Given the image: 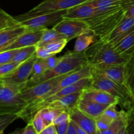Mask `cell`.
<instances>
[{"label": "cell", "instance_id": "6da1fadb", "mask_svg": "<svg viewBox=\"0 0 134 134\" xmlns=\"http://www.w3.org/2000/svg\"><path fill=\"white\" fill-rule=\"evenodd\" d=\"M88 65H89L88 60L85 51L82 52H68L62 56L60 62L54 68L47 70L36 81L28 84L26 87H31L57 76L72 73Z\"/></svg>", "mask_w": 134, "mask_h": 134}, {"label": "cell", "instance_id": "7a4b0ae2", "mask_svg": "<svg viewBox=\"0 0 134 134\" xmlns=\"http://www.w3.org/2000/svg\"><path fill=\"white\" fill-rule=\"evenodd\" d=\"M90 65L126 64L128 58L119 54L109 42L98 39L85 51Z\"/></svg>", "mask_w": 134, "mask_h": 134}, {"label": "cell", "instance_id": "3957f363", "mask_svg": "<svg viewBox=\"0 0 134 134\" xmlns=\"http://www.w3.org/2000/svg\"><path fill=\"white\" fill-rule=\"evenodd\" d=\"M91 73L92 87L104 90L117 98L119 105L122 109L128 111L130 109L133 102V94L128 86L117 83L98 73Z\"/></svg>", "mask_w": 134, "mask_h": 134}, {"label": "cell", "instance_id": "277c9868", "mask_svg": "<svg viewBox=\"0 0 134 134\" xmlns=\"http://www.w3.org/2000/svg\"><path fill=\"white\" fill-rule=\"evenodd\" d=\"M125 16V11L120 7L108 13L96 14L85 21L88 24L89 29L92 30L99 39L105 41Z\"/></svg>", "mask_w": 134, "mask_h": 134}, {"label": "cell", "instance_id": "5b68a950", "mask_svg": "<svg viewBox=\"0 0 134 134\" xmlns=\"http://www.w3.org/2000/svg\"><path fill=\"white\" fill-rule=\"evenodd\" d=\"M20 92L18 88L4 85L0 89V115H18L27 105Z\"/></svg>", "mask_w": 134, "mask_h": 134}, {"label": "cell", "instance_id": "8992f818", "mask_svg": "<svg viewBox=\"0 0 134 134\" xmlns=\"http://www.w3.org/2000/svg\"><path fill=\"white\" fill-rule=\"evenodd\" d=\"M90 0H43L39 5L31 9L27 13L14 16L18 22L34 16L54 12L57 10H68L73 7L78 5Z\"/></svg>", "mask_w": 134, "mask_h": 134}, {"label": "cell", "instance_id": "52a82bcc", "mask_svg": "<svg viewBox=\"0 0 134 134\" xmlns=\"http://www.w3.org/2000/svg\"><path fill=\"white\" fill-rule=\"evenodd\" d=\"M37 58V57L35 54L30 59L21 63L10 73L0 77V80L4 85H10L18 88L21 90H23L26 87Z\"/></svg>", "mask_w": 134, "mask_h": 134}, {"label": "cell", "instance_id": "ba28073f", "mask_svg": "<svg viewBox=\"0 0 134 134\" xmlns=\"http://www.w3.org/2000/svg\"><path fill=\"white\" fill-rule=\"evenodd\" d=\"M67 10L41 13L19 22L26 30H39L54 27L64 19Z\"/></svg>", "mask_w": 134, "mask_h": 134}, {"label": "cell", "instance_id": "9c48e42d", "mask_svg": "<svg viewBox=\"0 0 134 134\" xmlns=\"http://www.w3.org/2000/svg\"><path fill=\"white\" fill-rule=\"evenodd\" d=\"M68 74L57 76L51 79L37 84L31 87L25 88L20 92L22 97L27 102V105L30 104L49 92L62 79H63Z\"/></svg>", "mask_w": 134, "mask_h": 134}, {"label": "cell", "instance_id": "30bf717a", "mask_svg": "<svg viewBox=\"0 0 134 134\" xmlns=\"http://www.w3.org/2000/svg\"><path fill=\"white\" fill-rule=\"evenodd\" d=\"M53 27L69 41L77 38L85 30L89 29L88 24L85 20L64 18Z\"/></svg>", "mask_w": 134, "mask_h": 134}, {"label": "cell", "instance_id": "8fae6325", "mask_svg": "<svg viewBox=\"0 0 134 134\" xmlns=\"http://www.w3.org/2000/svg\"><path fill=\"white\" fill-rule=\"evenodd\" d=\"M90 67L91 73L100 74L109 79L128 87L126 76L125 64H97L90 65Z\"/></svg>", "mask_w": 134, "mask_h": 134}, {"label": "cell", "instance_id": "7c38bea8", "mask_svg": "<svg viewBox=\"0 0 134 134\" xmlns=\"http://www.w3.org/2000/svg\"><path fill=\"white\" fill-rule=\"evenodd\" d=\"M44 29L39 30H26L14 42L4 48L2 51L19 49L29 46L37 45L40 41ZM1 51V52H2Z\"/></svg>", "mask_w": 134, "mask_h": 134}, {"label": "cell", "instance_id": "4fadbf2b", "mask_svg": "<svg viewBox=\"0 0 134 134\" xmlns=\"http://www.w3.org/2000/svg\"><path fill=\"white\" fill-rule=\"evenodd\" d=\"M81 98L105 105H110L115 103L119 104V101L117 98L104 90L92 87L91 85L82 90Z\"/></svg>", "mask_w": 134, "mask_h": 134}, {"label": "cell", "instance_id": "5bb4252c", "mask_svg": "<svg viewBox=\"0 0 134 134\" xmlns=\"http://www.w3.org/2000/svg\"><path fill=\"white\" fill-rule=\"evenodd\" d=\"M69 115L71 120L79 126L86 134H98L96 119L82 112L77 107L69 112Z\"/></svg>", "mask_w": 134, "mask_h": 134}, {"label": "cell", "instance_id": "9a60e30c", "mask_svg": "<svg viewBox=\"0 0 134 134\" xmlns=\"http://www.w3.org/2000/svg\"><path fill=\"white\" fill-rule=\"evenodd\" d=\"M96 14V8L91 0L73 7L67 10L64 18L86 20Z\"/></svg>", "mask_w": 134, "mask_h": 134}, {"label": "cell", "instance_id": "2e32d148", "mask_svg": "<svg viewBox=\"0 0 134 134\" xmlns=\"http://www.w3.org/2000/svg\"><path fill=\"white\" fill-rule=\"evenodd\" d=\"M26 31V27L20 22L13 26L0 30V52L14 42Z\"/></svg>", "mask_w": 134, "mask_h": 134}, {"label": "cell", "instance_id": "e0dca14e", "mask_svg": "<svg viewBox=\"0 0 134 134\" xmlns=\"http://www.w3.org/2000/svg\"><path fill=\"white\" fill-rule=\"evenodd\" d=\"M134 28V18L126 16L117 27L105 39V41L109 42L111 44H115L124 36L129 34Z\"/></svg>", "mask_w": 134, "mask_h": 134}, {"label": "cell", "instance_id": "ac0fdd59", "mask_svg": "<svg viewBox=\"0 0 134 134\" xmlns=\"http://www.w3.org/2000/svg\"><path fill=\"white\" fill-rule=\"evenodd\" d=\"M81 92L69 94L56 99L50 103L46 107H50L69 113L73 109L77 107V103L81 98Z\"/></svg>", "mask_w": 134, "mask_h": 134}, {"label": "cell", "instance_id": "d6986e66", "mask_svg": "<svg viewBox=\"0 0 134 134\" xmlns=\"http://www.w3.org/2000/svg\"><path fill=\"white\" fill-rule=\"evenodd\" d=\"M129 123V115L126 110L119 111L117 116L111 123L109 128L103 134H127Z\"/></svg>", "mask_w": 134, "mask_h": 134}, {"label": "cell", "instance_id": "ffe728a7", "mask_svg": "<svg viewBox=\"0 0 134 134\" xmlns=\"http://www.w3.org/2000/svg\"><path fill=\"white\" fill-rule=\"evenodd\" d=\"M109 105L100 104L92 101L87 100L81 98L77 103V107L86 115L92 116L94 119L104 113Z\"/></svg>", "mask_w": 134, "mask_h": 134}, {"label": "cell", "instance_id": "44dd1931", "mask_svg": "<svg viewBox=\"0 0 134 134\" xmlns=\"http://www.w3.org/2000/svg\"><path fill=\"white\" fill-rule=\"evenodd\" d=\"M98 39L99 37L92 30L88 29L77 37L73 51L75 52H84Z\"/></svg>", "mask_w": 134, "mask_h": 134}, {"label": "cell", "instance_id": "7402d4cb", "mask_svg": "<svg viewBox=\"0 0 134 134\" xmlns=\"http://www.w3.org/2000/svg\"><path fill=\"white\" fill-rule=\"evenodd\" d=\"M113 45L119 54L129 58L130 55L134 48V28L129 34Z\"/></svg>", "mask_w": 134, "mask_h": 134}, {"label": "cell", "instance_id": "603a6c76", "mask_svg": "<svg viewBox=\"0 0 134 134\" xmlns=\"http://www.w3.org/2000/svg\"><path fill=\"white\" fill-rule=\"evenodd\" d=\"M91 1L96 8V14H99L122 7V0H91Z\"/></svg>", "mask_w": 134, "mask_h": 134}, {"label": "cell", "instance_id": "cb8c5ba5", "mask_svg": "<svg viewBox=\"0 0 134 134\" xmlns=\"http://www.w3.org/2000/svg\"><path fill=\"white\" fill-rule=\"evenodd\" d=\"M48 69V65H47V62H46V59L37 58V60H35V63H34L32 71L30 75V79L27 81L26 86L28 84L36 81L41 76L43 75Z\"/></svg>", "mask_w": 134, "mask_h": 134}, {"label": "cell", "instance_id": "d4e9b609", "mask_svg": "<svg viewBox=\"0 0 134 134\" xmlns=\"http://www.w3.org/2000/svg\"><path fill=\"white\" fill-rule=\"evenodd\" d=\"M64 39H65L64 35L58 32L53 27L51 29L48 27V28H45L44 30L41 39L39 43L37 44V47H41V46H43L47 44V43Z\"/></svg>", "mask_w": 134, "mask_h": 134}, {"label": "cell", "instance_id": "484cf974", "mask_svg": "<svg viewBox=\"0 0 134 134\" xmlns=\"http://www.w3.org/2000/svg\"><path fill=\"white\" fill-rule=\"evenodd\" d=\"M37 49V45L29 46L18 49L12 61L22 63L34 56Z\"/></svg>", "mask_w": 134, "mask_h": 134}, {"label": "cell", "instance_id": "4316f807", "mask_svg": "<svg viewBox=\"0 0 134 134\" xmlns=\"http://www.w3.org/2000/svg\"><path fill=\"white\" fill-rule=\"evenodd\" d=\"M125 71L128 87L134 94V51L131 54L126 63Z\"/></svg>", "mask_w": 134, "mask_h": 134}, {"label": "cell", "instance_id": "83f0119b", "mask_svg": "<svg viewBox=\"0 0 134 134\" xmlns=\"http://www.w3.org/2000/svg\"><path fill=\"white\" fill-rule=\"evenodd\" d=\"M39 112L40 113L45 123L46 126H47L53 123L55 118L59 114L61 113L62 111L50 107H45L39 110Z\"/></svg>", "mask_w": 134, "mask_h": 134}, {"label": "cell", "instance_id": "f1b7e54d", "mask_svg": "<svg viewBox=\"0 0 134 134\" xmlns=\"http://www.w3.org/2000/svg\"><path fill=\"white\" fill-rule=\"evenodd\" d=\"M113 120V118L104 113L98 116L97 119H96V124L98 133L103 134L105 131H106L109 128Z\"/></svg>", "mask_w": 134, "mask_h": 134}, {"label": "cell", "instance_id": "f546056e", "mask_svg": "<svg viewBox=\"0 0 134 134\" xmlns=\"http://www.w3.org/2000/svg\"><path fill=\"white\" fill-rule=\"evenodd\" d=\"M68 41L66 39H61V40L55 41L51 42V43H47L44 46L46 49L52 54H56L61 52L64 47H65L68 43Z\"/></svg>", "mask_w": 134, "mask_h": 134}, {"label": "cell", "instance_id": "4dcf8cb0", "mask_svg": "<svg viewBox=\"0 0 134 134\" xmlns=\"http://www.w3.org/2000/svg\"><path fill=\"white\" fill-rule=\"evenodd\" d=\"M18 23V22L14 18V17L10 16L0 8V30L6 28Z\"/></svg>", "mask_w": 134, "mask_h": 134}, {"label": "cell", "instance_id": "1f68e13d", "mask_svg": "<svg viewBox=\"0 0 134 134\" xmlns=\"http://www.w3.org/2000/svg\"><path fill=\"white\" fill-rule=\"evenodd\" d=\"M17 119H19L18 114L0 115V134L3 133L5 129Z\"/></svg>", "mask_w": 134, "mask_h": 134}, {"label": "cell", "instance_id": "d6a6232c", "mask_svg": "<svg viewBox=\"0 0 134 134\" xmlns=\"http://www.w3.org/2000/svg\"><path fill=\"white\" fill-rule=\"evenodd\" d=\"M31 122H32L37 134H41L42 131L46 127L45 123L39 111L34 115Z\"/></svg>", "mask_w": 134, "mask_h": 134}, {"label": "cell", "instance_id": "836d02e7", "mask_svg": "<svg viewBox=\"0 0 134 134\" xmlns=\"http://www.w3.org/2000/svg\"><path fill=\"white\" fill-rule=\"evenodd\" d=\"M20 64L21 63L11 61L10 62L0 65V77H2L10 73Z\"/></svg>", "mask_w": 134, "mask_h": 134}, {"label": "cell", "instance_id": "e575fe53", "mask_svg": "<svg viewBox=\"0 0 134 134\" xmlns=\"http://www.w3.org/2000/svg\"><path fill=\"white\" fill-rule=\"evenodd\" d=\"M121 6L126 16L134 18V0H122Z\"/></svg>", "mask_w": 134, "mask_h": 134}, {"label": "cell", "instance_id": "d590c367", "mask_svg": "<svg viewBox=\"0 0 134 134\" xmlns=\"http://www.w3.org/2000/svg\"><path fill=\"white\" fill-rule=\"evenodd\" d=\"M17 51L18 49H14L0 52V65L11 62Z\"/></svg>", "mask_w": 134, "mask_h": 134}, {"label": "cell", "instance_id": "8d00e7d4", "mask_svg": "<svg viewBox=\"0 0 134 134\" xmlns=\"http://www.w3.org/2000/svg\"><path fill=\"white\" fill-rule=\"evenodd\" d=\"M13 133H17V134H37L32 122H28L27 125L24 128L20 130H17L13 132Z\"/></svg>", "mask_w": 134, "mask_h": 134}, {"label": "cell", "instance_id": "74e56055", "mask_svg": "<svg viewBox=\"0 0 134 134\" xmlns=\"http://www.w3.org/2000/svg\"><path fill=\"white\" fill-rule=\"evenodd\" d=\"M35 56L39 58L46 59L50 56H52V54L50 53L44 46H41V47H37L36 51H35Z\"/></svg>", "mask_w": 134, "mask_h": 134}, {"label": "cell", "instance_id": "f35d334b", "mask_svg": "<svg viewBox=\"0 0 134 134\" xmlns=\"http://www.w3.org/2000/svg\"><path fill=\"white\" fill-rule=\"evenodd\" d=\"M70 119V115H69V113L66 112V111H62L61 113L59 114L55 119L54 120L53 124L54 125H57V124H60V123L65 122L66 120H69Z\"/></svg>", "mask_w": 134, "mask_h": 134}, {"label": "cell", "instance_id": "ab89813d", "mask_svg": "<svg viewBox=\"0 0 134 134\" xmlns=\"http://www.w3.org/2000/svg\"><path fill=\"white\" fill-rule=\"evenodd\" d=\"M127 112L129 115V123L127 128V134H134V110H130Z\"/></svg>", "mask_w": 134, "mask_h": 134}, {"label": "cell", "instance_id": "60d3db41", "mask_svg": "<svg viewBox=\"0 0 134 134\" xmlns=\"http://www.w3.org/2000/svg\"><path fill=\"white\" fill-rule=\"evenodd\" d=\"M61 57L62 56L57 57V56H56V54H54L46 58V62H47V65H48V69H51L54 68L57 65L58 63L60 62Z\"/></svg>", "mask_w": 134, "mask_h": 134}, {"label": "cell", "instance_id": "b9f144b4", "mask_svg": "<svg viewBox=\"0 0 134 134\" xmlns=\"http://www.w3.org/2000/svg\"><path fill=\"white\" fill-rule=\"evenodd\" d=\"M69 121H70V119L65 122H63L60 123V124H57V125H55L56 126L58 134H66Z\"/></svg>", "mask_w": 134, "mask_h": 134}, {"label": "cell", "instance_id": "7bdbcfd3", "mask_svg": "<svg viewBox=\"0 0 134 134\" xmlns=\"http://www.w3.org/2000/svg\"><path fill=\"white\" fill-rule=\"evenodd\" d=\"M41 134H58L56 126L53 123L47 126L44 128V130L42 131Z\"/></svg>", "mask_w": 134, "mask_h": 134}, {"label": "cell", "instance_id": "ee69618b", "mask_svg": "<svg viewBox=\"0 0 134 134\" xmlns=\"http://www.w3.org/2000/svg\"><path fill=\"white\" fill-rule=\"evenodd\" d=\"M66 134H77V131H76L74 122L71 119L70 121H69L68 130H67Z\"/></svg>", "mask_w": 134, "mask_h": 134}, {"label": "cell", "instance_id": "f6af8a7d", "mask_svg": "<svg viewBox=\"0 0 134 134\" xmlns=\"http://www.w3.org/2000/svg\"><path fill=\"white\" fill-rule=\"evenodd\" d=\"M130 110H134V94H133V103H132V106H131L130 109L129 110H128V111H130Z\"/></svg>", "mask_w": 134, "mask_h": 134}, {"label": "cell", "instance_id": "bcb514c9", "mask_svg": "<svg viewBox=\"0 0 134 134\" xmlns=\"http://www.w3.org/2000/svg\"><path fill=\"white\" fill-rule=\"evenodd\" d=\"M4 86V84H3V82H2V81H1V80H0V89L1 88L3 87V86Z\"/></svg>", "mask_w": 134, "mask_h": 134}, {"label": "cell", "instance_id": "7dc6e473", "mask_svg": "<svg viewBox=\"0 0 134 134\" xmlns=\"http://www.w3.org/2000/svg\"><path fill=\"white\" fill-rule=\"evenodd\" d=\"M133 50H134V48H133ZM133 51H132V52H133ZM132 53H131V54H132Z\"/></svg>", "mask_w": 134, "mask_h": 134}]
</instances>
